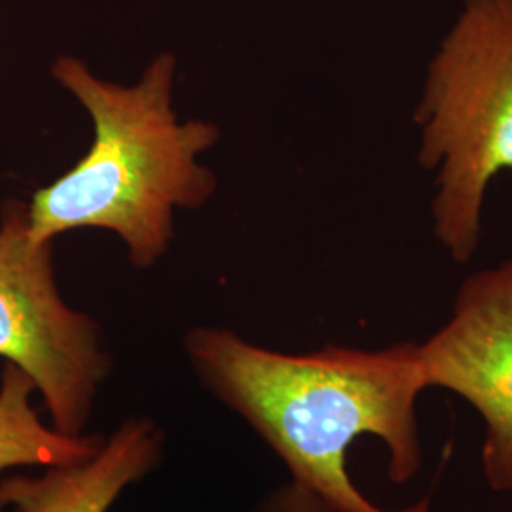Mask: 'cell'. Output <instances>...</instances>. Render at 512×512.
I'll return each mask as SVG.
<instances>
[{"label": "cell", "mask_w": 512, "mask_h": 512, "mask_svg": "<svg viewBox=\"0 0 512 512\" xmlns=\"http://www.w3.org/2000/svg\"><path fill=\"white\" fill-rule=\"evenodd\" d=\"M425 387L471 404L484 421L482 473L512 494V258L469 275L450 319L418 344Z\"/></svg>", "instance_id": "5"}, {"label": "cell", "mask_w": 512, "mask_h": 512, "mask_svg": "<svg viewBox=\"0 0 512 512\" xmlns=\"http://www.w3.org/2000/svg\"><path fill=\"white\" fill-rule=\"evenodd\" d=\"M35 384L6 363L0 376V475L16 467H50L74 463L93 456L103 444V435L69 437L48 427L31 404Z\"/></svg>", "instance_id": "7"}, {"label": "cell", "mask_w": 512, "mask_h": 512, "mask_svg": "<svg viewBox=\"0 0 512 512\" xmlns=\"http://www.w3.org/2000/svg\"><path fill=\"white\" fill-rule=\"evenodd\" d=\"M164 454L160 423L129 416L90 458L0 478V512H109L129 486L160 467Z\"/></svg>", "instance_id": "6"}, {"label": "cell", "mask_w": 512, "mask_h": 512, "mask_svg": "<svg viewBox=\"0 0 512 512\" xmlns=\"http://www.w3.org/2000/svg\"><path fill=\"white\" fill-rule=\"evenodd\" d=\"M52 73L92 114L95 139L71 171L35 192L29 236L44 243L74 228H107L124 239L133 266H152L173 236V207H198L215 188L196 156L219 131L177 122L173 55L158 57L133 88L97 80L74 57H61Z\"/></svg>", "instance_id": "2"}, {"label": "cell", "mask_w": 512, "mask_h": 512, "mask_svg": "<svg viewBox=\"0 0 512 512\" xmlns=\"http://www.w3.org/2000/svg\"><path fill=\"white\" fill-rule=\"evenodd\" d=\"M418 162L437 171L433 230L456 262L475 255L495 175L512 169V0H467L429 63Z\"/></svg>", "instance_id": "3"}, {"label": "cell", "mask_w": 512, "mask_h": 512, "mask_svg": "<svg viewBox=\"0 0 512 512\" xmlns=\"http://www.w3.org/2000/svg\"><path fill=\"white\" fill-rule=\"evenodd\" d=\"M184 349L203 389L270 446L291 480L336 511L431 512L429 495L387 511L348 473L349 446L361 437L384 442L393 484L420 473L416 406L427 387L416 342L289 355L255 346L232 330L202 327L186 334Z\"/></svg>", "instance_id": "1"}, {"label": "cell", "mask_w": 512, "mask_h": 512, "mask_svg": "<svg viewBox=\"0 0 512 512\" xmlns=\"http://www.w3.org/2000/svg\"><path fill=\"white\" fill-rule=\"evenodd\" d=\"M245 512H338L302 484L289 480L258 497Z\"/></svg>", "instance_id": "8"}, {"label": "cell", "mask_w": 512, "mask_h": 512, "mask_svg": "<svg viewBox=\"0 0 512 512\" xmlns=\"http://www.w3.org/2000/svg\"><path fill=\"white\" fill-rule=\"evenodd\" d=\"M54 241L29 236L27 207H4L0 226V357L35 384L63 435L86 433L110 355L88 313L65 304L55 283Z\"/></svg>", "instance_id": "4"}]
</instances>
